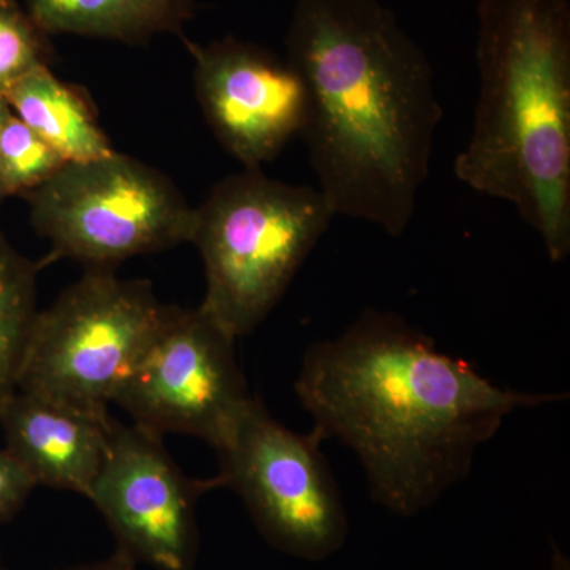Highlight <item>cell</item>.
Here are the masks:
<instances>
[{"instance_id": "obj_1", "label": "cell", "mask_w": 570, "mask_h": 570, "mask_svg": "<svg viewBox=\"0 0 570 570\" xmlns=\"http://www.w3.org/2000/svg\"><path fill=\"white\" fill-rule=\"evenodd\" d=\"M295 392L313 430L351 449L374 501L401 515L466 479L480 445L510 414L566 397L499 387L403 317L377 309L307 348Z\"/></svg>"}, {"instance_id": "obj_2", "label": "cell", "mask_w": 570, "mask_h": 570, "mask_svg": "<svg viewBox=\"0 0 570 570\" xmlns=\"http://www.w3.org/2000/svg\"><path fill=\"white\" fill-rule=\"evenodd\" d=\"M287 61L302 78V135L335 216L400 238L430 176L442 108L425 51L379 0H296Z\"/></svg>"}, {"instance_id": "obj_3", "label": "cell", "mask_w": 570, "mask_h": 570, "mask_svg": "<svg viewBox=\"0 0 570 570\" xmlns=\"http://www.w3.org/2000/svg\"><path fill=\"white\" fill-rule=\"evenodd\" d=\"M478 104L455 175L570 254V0H478Z\"/></svg>"}, {"instance_id": "obj_4", "label": "cell", "mask_w": 570, "mask_h": 570, "mask_svg": "<svg viewBox=\"0 0 570 570\" xmlns=\"http://www.w3.org/2000/svg\"><path fill=\"white\" fill-rule=\"evenodd\" d=\"M335 214L324 195L262 170L230 175L195 208L193 242L205 264L202 307L235 337L249 335L279 299Z\"/></svg>"}, {"instance_id": "obj_5", "label": "cell", "mask_w": 570, "mask_h": 570, "mask_svg": "<svg viewBox=\"0 0 570 570\" xmlns=\"http://www.w3.org/2000/svg\"><path fill=\"white\" fill-rule=\"evenodd\" d=\"M165 305L153 284L89 268L37 313L18 390L110 417L119 389L153 340Z\"/></svg>"}, {"instance_id": "obj_6", "label": "cell", "mask_w": 570, "mask_h": 570, "mask_svg": "<svg viewBox=\"0 0 570 570\" xmlns=\"http://www.w3.org/2000/svg\"><path fill=\"white\" fill-rule=\"evenodd\" d=\"M31 223L47 238L45 264L70 258L89 268L115 269L138 255L193 242L195 208L163 171L111 153L70 163L26 195Z\"/></svg>"}, {"instance_id": "obj_7", "label": "cell", "mask_w": 570, "mask_h": 570, "mask_svg": "<svg viewBox=\"0 0 570 570\" xmlns=\"http://www.w3.org/2000/svg\"><path fill=\"white\" fill-rule=\"evenodd\" d=\"M322 442L316 430L284 426L253 397L217 449L220 489L238 493L269 546L311 561L340 550L348 530Z\"/></svg>"}, {"instance_id": "obj_8", "label": "cell", "mask_w": 570, "mask_h": 570, "mask_svg": "<svg viewBox=\"0 0 570 570\" xmlns=\"http://www.w3.org/2000/svg\"><path fill=\"white\" fill-rule=\"evenodd\" d=\"M235 341L202 306H165L115 403L149 433L189 434L219 449L253 401Z\"/></svg>"}, {"instance_id": "obj_9", "label": "cell", "mask_w": 570, "mask_h": 570, "mask_svg": "<svg viewBox=\"0 0 570 570\" xmlns=\"http://www.w3.org/2000/svg\"><path fill=\"white\" fill-rule=\"evenodd\" d=\"M220 489L219 479L190 480L163 438L112 419L107 456L89 501L102 513L118 547L157 570H195L197 501Z\"/></svg>"}, {"instance_id": "obj_10", "label": "cell", "mask_w": 570, "mask_h": 570, "mask_svg": "<svg viewBox=\"0 0 570 570\" xmlns=\"http://www.w3.org/2000/svg\"><path fill=\"white\" fill-rule=\"evenodd\" d=\"M194 59V85L205 119L245 170H262L302 132L306 92L287 59L250 41L208 45L183 39Z\"/></svg>"}, {"instance_id": "obj_11", "label": "cell", "mask_w": 570, "mask_h": 570, "mask_svg": "<svg viewBox=\"0 0 570 570\" xmlns=\"http://www.w3.org/2000/svg\"><path fill=\"white\" fill-rule=\"evenodd\" d=\"M111 422L20 390L0 411L6 449L37 485L85 498L107 456Z\"/></svg>"}, {"instance_id": "obj_12", "label": "cell", "mask_w": 570, "mask_h": 570, "mask_svg": "<svg viewBox=\"0 0 570 570\" xmlns=\"http://www.w3.org/2000/svg\"><path fill=\"white\" fill-rule=\"evenodd\" d=\"M26 11L47 36L92 37L145 45L159 33L184 39L198 0H24Z\"/></svg>"}, {"instance_id": "obj_13", "label": "cell", "mask_w": 570, "mask_h": 570, "mask_svg": "<svg viewBox=\"0 0 570 570\" xmlns=\"http://www.w3.org/2000/svg\"><path fill=\"white\" fill-rule=\"evenodd\" d=\"M3 100L67 164L88 163L115 153L88 92L81 86L59 80L50 67H39L22 77Z\"/></svg>"}, {"instance_id": "obj_14", "label": "cell", "mask_w": 570, "mask_h": 570, "mask_svg": "<svg viewBox=\"0 0 570 570\" xmlns=\"http://www.w3.org/2000/svg\"><path fill=\"white\" fill-rule=\"evenodd\" d=\"M39 269L0 230V411L18 390L22 360L39 313Z\"/></svg>"}, {"instance_id": "obj_15", "label": "cell", "mask_w": 570, "mask_h": 570, "mask_svg": "<svg viewBox=\"0 0 570 570\" xmlns=\"http://www.w3.org/2000/svg\"><path fill=\"white\" fill-rule=\"evenodd\" d=\"M66 159L13 112L0 129V175L7 197H26L66 167Z\"/></svg>"}, {"instance_id": "obj_16", "label": "cell", "mask_w": 570, "mask_h": 570, "mask_svg": "<svg viewBox=\"0 0 570 570\" xmlns=\"http://www.w3.org/2000/svg\"><path fill=\"white\" fill-rule=\"evenodd\" d=\"M55 48L17 0H0V99L26 75L50 67Z\"/></svg>"}, {"instance_id": "obj_17", "label": "cell", "mask_w": 570, "mask_h": 570, "mask_svg": "<svg viewBox=\"0 0 570 570\" xmlns=\"http://www.w3.org/2000/svg\"><path fill=\"white\" fill-rule=\"evenodd\" d=\"M36 480L7 449H0V524L13 519L36 489Z\"/></svg>"}, {"instance_id": "obj_18", "label": "cell", "mask_w": 570, "mask_h": 570, "mask_svg": "<svg viewBox=\"0 0 570 570\" xmlns=\"http://www.w3.org/2000/svg\"><path fill=\"white\" fill-rule=\"evenodd\" d=\"M62 570H137V562L127 557L124 551L116 549L107 560L92 562V564L75 566Z\"/></svg>"}, {"instance_id": "obj_19", "label": "cell", "mask_w": 570, "mask_h": 570, "mask_svg": "<svg viewBox=\"0 0 570 570\" xmlns=\"http://www.w3.org/2000/svg\"><path fill=\"white\" fill-rule=\"evenodd\" d=\"M10 108L7 105L6 100L0 99V129H2V124L6 121L7 115H9ZM7 194L6 189H3L2 175H0V204L6 200Z\"/></svg>"}, {"instance_id": "obj_20", "label": "cell", "mask_w": 570, "mask_h": 570, "mask_svg": "<svg viewBox=\"0 0 570 570\" xmlns=\"http://www.w3.org/2000/svg\"><path fill=\"white\" fill-rule=\"evenodd\" d=\"M0 570H3V568H2V560H0Z\"/></svg>"}]
</instances>
